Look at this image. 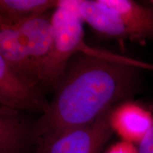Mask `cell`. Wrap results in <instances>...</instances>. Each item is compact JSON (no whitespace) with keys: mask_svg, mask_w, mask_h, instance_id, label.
<instances>
[{"mask_svg":"<svg viewBox=\"0 0 153 153\" xmlns=\"http://www.w3.org/2000/svg\"><path fill=\"white\" fill-rule=\"evenodd\" d=\"M59 1L56 0H1L0 23L14 26L31 17L46 14L55 9Z\"/></svg>","mask_w":153,"mask_h":153,"instance_id":"10","label":"cell"},{"mask_svg":"<svg viewBox=\"0 0 153 153\" xmlns=\"http://www.w3.org/2000/svg\"><path fill=\"white\" fill-rule=\"evenodd\" d=\"M112 124L124 141L139 143L153 126V115L140 105L127 101L115 107Z\"/></svg>","mask_w":153,"mask_h":153,"instance_id":"8","label":"cell"},{"mask_svg":"<svg viewBox=\"0 0 153 153\" xmlns=\"http://www.w3.org/2000/svg\"><path fill=\"white\" fill-rule=\"evenodd\" d=\"M12 26L16 30L19 43L41 72L53 46V27L51 16L47 13L38 15Z\"/></svg>","mask_w":153,"mask_h":153,"instance_id":"5","label":"cell"},{"mask_svg":"<svg viewBox=\"0 0 153 153\" xmlns=\"http://www.w3.org/2000/svg\"><path fill=\"white\" fill-rule=\"evenodd\" d=\"M116 106L107 109L89 125L62 135L46 153H101L114 132L112 115Z\"/></svg>","mask_w":153,"mask_h":153,"instance_id":"4","label":"cell"},{"mask_svg":"<svg viewBox=\"0 0 153 153\" xmlns=\"http://www.w3.org/2000/svg\"><path fill=\"white\" fill-rule=\"evenodd\" d=\"M43 87L32 83L13 70L0 57V103L1 106L19 111H46L49 101Z\"/></svg>","mask_w":153,"mask_h":153,"instance_id":"3","label":"cell"},{"mask_svg":"<svg viewBox=\"0 0 153 153\" xmlns=\"http://www.w3.org/2000/svg\"><path fill=\"white\" fill-rule=\"evenodd\" d=\"M0 57L25 79L35 85L42 86L40 69L19 43L14 28L1 23H0Z\"/></svg>","mask_w":153,"mask_h":153,"instance_id":"9","label":"cell"},{"mask_svg":"<svg viewBox=\"0 0 153 153\" xmlns=\"http://www.w3.org/2000/svg\"><path fill=\"white\" fill-rule=\"evenodd\" d=\"M97 1L101 6L116 14L128 40L153 41V5L132 0Z\"/></svg>","mask_w":153,"mask_h":153,"instance_id":"6","label":"cell"},{"mask_svg":"<svg viewBox=\"0 0 153 153\" xmlns=\"http://www.w3.org/2000/svg\"><path fill=\"white\" fill-rule=\"evenodd\" d=\"M53 42L51 53L41 69L43 87L54 89L74 55L86 53L82 20L76 0H60L51 15Z\"/></svg>","mask_w":153,"mask_h":153,"instance_id":"2","label":"cell"},{"mask_svg":"<svg viewBox=\"0 0 153 153\" xmlns=\"http://www.w3.org/2000/svg\"><path fill=\"white\" fill-rule=\"evenodd\" d=\"M106 153H138V150L133 143L123 140L112 145Z\"/></svg>","mask_w":153,"mask_h":153,"instance_id":"11","label":"cell"},{"mask_svg":"<svg viewBox=\"0 0 153 153\" xmlns=\"http://www.w3.org/2000/svg\"><path fill=\"white\" fill-rule=\"evenodd\" d=\"M138 145V153H153V126Z\"/></svg>","mask_w":153,"mask_h":153,"instance_id":"12","label":"cell"},{"mask_svg":"<svg viewBox=\"0 0 153 153\" xmlns=\"http://www.w3.org/2000/svg\"><path fill=\"white\" fill-rule=\"evenodd\" d=\"M141 70L153 71V64L106 51L76 54L55 87L48 108L33 124L36 153H46L62 135L89 125L131 98L138 88Z\"/></svg>","mask_w":153,"mask_h":153,"instance_id":"1","label":"cell"},{"mask_svg":"<svg viewBox=\"0 0 153 153\" xmlns=\"http://www.w3.org/2000/svg\"><path fill=\"white\" fill-rule=\"evenodd\" d=\"M33 125L20 111L0 106V153H25L33 145Z\"/></svg>","mask_w":153,"mask_h":153,"instance_id":"7","label":"cell"}]
</instances>
